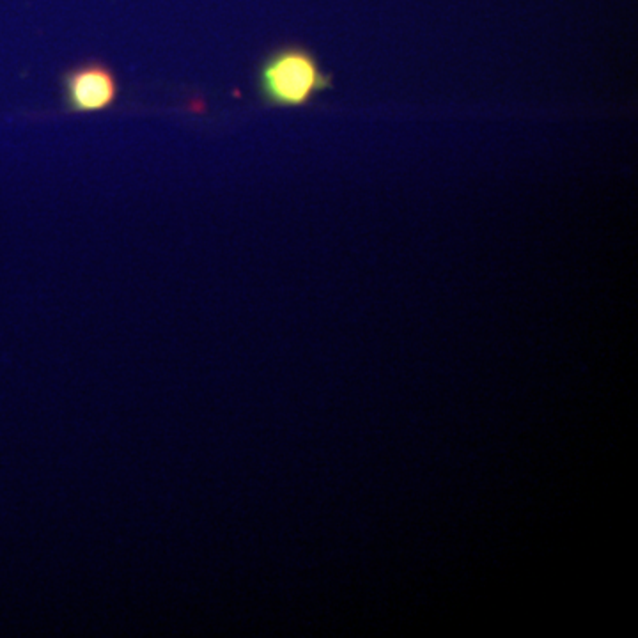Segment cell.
<instances>
[{
  "instance_id": "cell-1",
  "label": "cell",
  "mask_w": 638,
  "mask_h": 638,
  "mask_svg": "<svg viewBox=\"0 0 638 638\" xmlns=\"http://www.w3.org/2000/svg\"><path fill=\"white\" fill-rule=\"evenodd\" d=\"M332 75L302 44H282L257 66L256 89L266 106L302 108L332 89Z\"/></svg>"
},
{
  "instance_id": "cell-2",
  "label": "cell",
  "mask_w": 638,
  "mask_h": 638,
  "mask_svg": "<svg viewBox=\"0 0 638 638\" xmlns=\"http://www.w3.org/2000/svg\"><path fill=\"white\" fill-rule=\"evenodd\" d=\"M60 85L64 108L73 114L108 110L119 98L117 75L103 60H83L69 67Z\"/></svg>"
}]
</instances>
